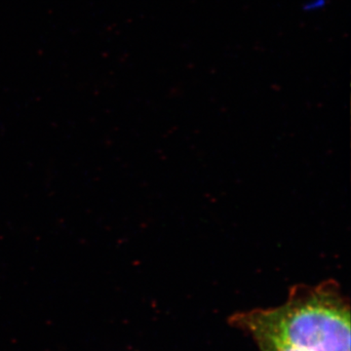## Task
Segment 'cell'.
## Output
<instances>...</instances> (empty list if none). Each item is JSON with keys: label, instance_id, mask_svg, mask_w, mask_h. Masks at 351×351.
Segmentation results:
<instances>
[{"label": "cell", "instance_id": "cell-1", "mask_svg": "<svg viewBox=\"0 0 351 351\" xmlns=\"http://www.w3.org/2000/svg\"><path fill=\"white\" fill-rule=\"evenodd\" d=\"M235 324L301 351H350V309L329 286L298 289L282 306L237 314Z\"/></svg>", "mask_w": 351, "mask_h": 351}, {"label": "cell", "instance_id": "cell-2", "mask_svg": "<svg viewBox=\"0 0 351 351\" xmlns=\"http://www.w3.org/2000/svg\"><path fill=\"white\" fill-rule=\"evenodd\" d=\"M261 351H301L265 336H254Z\"/></svg>", "mask_w": 351, "mask_h": 351}, {"label": "cell", "instance_id": "cell-3", "mask_svg": "<svg viewBox=\"0 0 351 351\" xmlns=\"http://www.w3.org/2000/svg\"><path fill=\"white\" fill-rule=\"evenodd\" d=\"M324 0H313V2L307 4V5L304 6V8L308 9V10H314V9L321 8V7L324 5Z\"/></svg>", "mask_w": 351, "mask_h": 351}]
</instances>
